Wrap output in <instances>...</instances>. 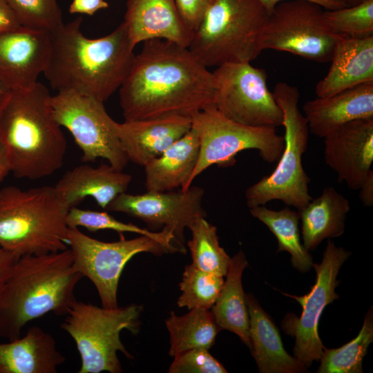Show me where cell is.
I'll return each mask as SVG.
<instances>
[{
  "mask_svg": "<svg viewBox=\"0 0 373 373\" xmlns=\"http://www.w3.org/2000/svg\"><path fill=\"white\" fill-rule=\"evenodd\" d=\"M123 22L134 47L147 40L161 39L188 48L193 35L175 0H127Z\"/></svg>",
  "mask_w": 373,
  "mask_h": 373,
  "instance_id": "d6986e66",
  "label": "cell"
},
{
  "mask_svg": "<svg viewBox=\"0 0 373 373\" xmlns=\"http://www.w3.org/2000/svg\"><path fill=\"white\" fill-rule=\"evenodd\" d=\"M191 128V117L169 115L118 123V136L128 160L144 166Z\"/></svg>",
  "mask_w": 373,
  "mask_h": 373,
  "instance_id": "ac0fdd59",
  "label": "cell"
},
{
  "mask_svg": "<svg viewBox=\"0 0 373 373\" xmlns=\"http://www.w3.org/2000/svg\"><path fill=\"white\" fill-rule=\"evenodd\" d=\"M191 128L199 140V153L191 185L212 165L234 164L236 155L242 151L256 149L264 161L272 163L279 160L284 148V137L276 132V128L240 124L224 115L215 106L192 115Z\"/></svg>",
  "mask_w": 373,
  "mask_h": 373,
  "instance_id": "9c48e42d",
  "label": "cell"
},
{
  "mask_svg": "<svg viewBox=\"0 0 373 373\" xmlns=\"http://www.w3.org/2000/svg\"><path fill=\"white\" fill-rule=\"evenodd\" d=\"M250 213L274 233L278 241L277 252L286 251L290 254L294 267L301 272L313 267L312 257L300 242L298 213L288 207L274 211L260 205L251 208Z\"/></svg>",
  "mask_w": 373,
  "mask_h": 373,
  "instance_id": "f1b7e54d",
  "label": "cell"
},
{
  "mask_svg": "<svg viewBox=\"0 0 373 373\" xmlns=\"http://www.w3.org/2000/svg\"><path fill=\"white\" fill-rule=\"evenodd\" d=\"M224 283L222 276L202 271L192 263L186 265L180 283V307L210 309L215 303Z\"/></svg>",
  "mask_w": 373,
  "mask_h": 373,
  "instance_id": "d6a6232c",
  "label": "cell"
},
{
  "mask_svg": "<svg viewBox=\"0 0 373 373\" xmlns=\"http://www.w3.org/2000/svg\"><path fill=\"white\" fill-rule=\"evenodd\" d=\"M108 7L105 0H73L68 11L70 14H85L93 15L96 12Z\"/></svg>",
  "mask_w": 373,
  "mask_h": 373,
  "instance_id": "74e56055",
  "label": "cell"
},
{
  "mask_svg": "<svg viewBox=\"0 0 373 373\" xmlns=\"http://www.w3.org/2000/svg\"><path fill=\"white\" fill-rule=\"evenodd\" d=\"M169 373H226L223 365L209 352V350L195 348L174 356Z\"/></svg>",
  "mask_w": 373,
  "mask_h": 373,
  "instance_id": "d590c367",
  "label": "cell"
},
{
  "mask_svg": "<svg viewBox=\"0 0 373 373\" xmlns=\"http://www.w3.org/2000/svg\"><path fill=\"white\" fill-rule=\"evenodd\" d=\"M329 61L327 74L316 86L318 97L373 82V36H338Z\"/></svg>",
  "mask_w": 373,
  "mask_h": 373,
  "instance_id": "44dd1931",
  "label": "cell"
},
{
  "mask_svg": "<svg viewBox=\"0 0 373 373\" xmlns=\"http://www.w3.org/2000/svg\"><path fill=\"white\" fill-rule=\"evenodd\" d=\"M69 209L54 186L1 189L0 248L20 257L67 249Z\"/></svg>",
  "mask_w": 373,
  "mask_h": 373,
  "instance_id": "5b68a950",
  "label": "cell"
},
{
  "mask_svg": "<svg viewBox=\"0 0 373 373\" xmlns=\"http://www.w3.org/2000/svg\"><path fill=\"white\" fill-rule=\"evenodd\" d=\"M51 106L57 122L71 133L81 149L82 162L102 158L123 170L128 160L118 136V122L106 112L104 102L67 90L52 95Z\"/></svg>",
  "mask_w": 373,
  "mask_h": 373,
  "instance_id": "8fae6325",
  "label": "cell"
},
{
  "mask_svg": "<svg viewBox=\"0 0 373 373\" xmlns=\"http://www.w3.org/2000/svg\"><path fill=\"white\" fill-rule=\"evenodd\" d=\"M66 360L54 337L38 326L25 336L0 343V373H56Z\"/></svg>",
  "mask_w": 373,
  "mask_h": 373,
  "instance_id": "603a6c76",
  "label": "cell"
},
{
  "mask_svg": "<svg viewBox=\"0 0 373 373\" xmlns=\"http://www.w3.org/2000/svg\"><path fill=\"white\" fill-rule=\"evenodd\" d=\"M273 94L283 113L284 148L274 171L246 190L247 205L251 209L278 200L299 211L312 199L308 189L310 179L302 164L309 130L298 108L297 87L279 82L275 85Z\"/></svg>",
  "mask_w": 373,
  "mask_h": 373,
  "instance_id": "52a82bcc",
  "label": "cell"
},
{
  "mask_svg": "<svg viewBox=\"0 0 373 373\" xmlns=\"http://www.w3.org/2000/svg\"><path fill=\"white\" fill-rule=\"evenodd\" d=\"M350 209L349 200L333 186L325 187L321 195L312 198L298 211L305 249L314 250L325 238L341 236Z\"/></svg>",
  "mask_w": 373,
  "mask_h": 373,
  "instance_id": "484cf974",
  "label": "cell"
},
{
  "mask_svg": "<svg viewBox=\"0 0 373 373\" xmlns=\"http://www.w3.org/2000/svg\"><path fill=\"white\" fill-rule=\"evenodd\" d=\"M165 325L170 336L169 354L173 357L191 349L209 350L220 330L211 312L202 308L182 316L171 312Z\"/></svg>",
  "mask_w": 373,
  "mask_h": 373,
  "instance_id": "83f0119b",
  "label": "cell"
},
{
  "mask_svg": "<svg viewBox=\"0 0 373 373\" xmlns=\"http://www.w3.org/2000/svg\"><path fill=\"white\" fill-rule=\"evenodd\" d=\"M6 1L23 27L52 32L64 23L57 0Z\"/></svg>",
  "mask_w": 373,
  "mask_h": 373,
  "instance_id": "e575fe53",
  "label": "cell"
},
{
  "mask_svg": "<svg viewBox=\"0 0 373 373\" xmlns=\"http://www.w3.org/2000/svg\"><path fill=\"white\" fill-rule=\"evenodd\" d=\"M21 26L6 0H0V32Z\"/></svg>",
  "mask_w": 373,
  "mask_h": 373,
  "instance_id": "60d3db41",
  "label": "cell"
},
{
  "mask_svg": "<svg viewBox=\"0 0 373 373\" xmlns=\"http://www.w3.org/2000/svg\"><path fill=\"white\" fill-rule=\"evenodd\" d=\"M50 50V32L20 26L0 32V79L10 90L33 87Z\"/></svg>",
  "mask_w": 373,
  "mask_h": 373,
  "instance_id": "2e32d148",
  "label": "cell"
},
{
  "mask_svg": "<svg viewBox=\"0 0 373 373\" xmlns=\"http://www.w3.org/2000/svg\"><path fill=\"white\" fill-rule=\"evenodd\" d=\"M119 90L124 121L191 117L215 106L213 73L188 48L161 39L143 42Z\"/></svg>",
  "mask_w": 373,
  "mask_h": 373,
  "instance_id": "6da1fadb",
  "label": "cell"
},
{
  "mask_svg": "<svg viewBox=\"0 0 373 373\" xmlns=\"http://www.w3.org/2000/svg\"><path fill=\"white\" fill-rule=\"evenodd\" d=\"M82 17L50 32L51 50L44 72L57 92L75 91L104 103L121 86L135 54L122 21L96 39L82 32Z\"/></svg>",
  "mask_w": 373,
  "mask_h": 373,
  "instance_id": "7a4b0ae2",
  "label": "cell"
},
{
  "mask_svg": "<svg viewBox=\"0 0 373 373\" xmlns=\"http://www.w3.org/2000/svg\"><path fill=\"white\" fill-rule=\"evenodd\" d=\"M189 229L191 238L187 246L192 264L206 272L225 276L231 258L220 245L216 227L202 216L197 218Z\"/></svg>",
  "mask_w": 373,
  "mask_h": 373,
  "instance_id": "f546056e",
  "label": "cell"
},
{
  "mask_svg": "<svg viewBox=\"0 0 373 373\" xmlns=\"http://www.w3.org/2000/svg\"><path fill=\"white\" fill-rule=\"evenodd\" d=\"M214 0H175L185 26L193 32Z\"/></svg>",
  "mask_w": 373,
  "mask_h": 373,
  "instance_id": "8d00e7d4",
  "label": "cell"
},
{
  "mask_svg": "<svg viewBox=\"0 0 373 373\" xmlns=\"http://www.w3.org/2000/svg\"><path fill=\"white\" fill-rule=\"evenodd\" d=\"M309 130L320 137L349 122L373 117V82L307 101L303 106Z\"/></svg>",
  "mask_w": 373,
  "mask_h": 373,
  "instance_id": "ffe728a7",
  "label": "cell"
},
{
  "mask_svg": "<svg viewBox=\"0 0 373 373\" xmlns=\"http://www.w3.org/2000/svg\"><path fill=\"white\" fill-rule=\"evenodd\" d=\"M251 350L262 373H298L307 369L285 350L271 317L251 294H246Z\"/></svg>",
  "mask_w": 373,
  "mask_h": 373,
  "instance_id": "d4e9b609",
  "label": "cell"
},
{
  "mask_svg": "<svg viewBox=\"0 0 373 373\" xmlns=\"http://www.w3.org/2000/svg\"><path fill=\"white\" fill-rule=\"evenodd\" d=\"M269 14L258 0H214L188 46L207 68L250 63L263 51Z\"/></svg>",
  "mask_w": 373,
  "mask_h": 373,
  "instance_id": "8992f818",
  "label": "cell"
},
{
  "mask_svg": "<svg viewBox=\"0 0 373 373\" xmlns=\"http://www.w3.org/2000/svg\"><path fill=\"white\" fill-rule=\"evenodd\" d=\"M82 278L73 266L69 248L19 257L0 298V338H19L28 323L48 313L66 315Z\"/></svg>",
  "mask_w": 373,
  "mask_h": 373,
  "instance_id": "277c9868",
  "label": "cell"
},
{
  "mask_svg": "<svg viewBox=\"0 0 373 373\" xmlns=\"http://www.w3.org/2000/svg\"><path fill=\"white\" fill-rule=\"evenodd\" d=\"M350 254L329 240L321 262L313 265L316 278L310 291L301 296L283 293L297 300L303 308L299 317L287 314L281 325L286 334L295 338L294 357L305 367L319 361L322 355L324 346L318 333V321L325 307L338 298L335 292L339 283L336 277Z\"/></svg>",
  "mask_w": 373,
  "mask_h": 373,
  "instance_id": "5bb4252c",
  "label": "cell"
},
{
  "mask_svg": "<svg viewBox=\"0 0 373 373\" xmlns=\"http://www.w3.org/2000/svg\"><path fill=\"white\" fill-rule=\"evenodd\" d=\"M131 180V175L109 164L98 167L81 164L66 171L54 186L70 209L90 197L106 209L117 195L126 191Z\"/></svg>",
  "mask_w": 373,
  "mask_h": 373,
  "instance_id": "7402d4cb",
  "label": "cell"
},
{
  "mask_svg": "<svg viewBox=\"0 0 373 373\" xmlns=\"http://www.w3.org/2000/svg\"><path fill=\"white\" fill-rule=\"evenodd\" d=\"M19 257L10 251L0 248V298L12 268Z\"/></svg>",
  "mask_w": 373,
  "mask_h": 373,
  "instance_id": "f35d334b",
  "label": "cell"
},
{
  "mask_svg": "<svg viewBox=\"0 0 373 373\" xmlns=\"http://www.w3.org/2000/svg\"><path fill=\"white\" fill-rule=\"evenodd\" d=\"M142 305L130 304L113 309L99 307L77 300L68 309L61 327L74 340L81 357L79 373H120L117 352L133 358L120 339L127 329H140Z\"/></svg>",
  "mask_w": 373,
  "mask_h": 373,
  "instance_id": "ba28073f",
  "label": "cell"
},
{
  "mask_svg": "<svg viewBox=\"0 0 373 373\" xmlns=\"http://www.w3.org/2000/svg\"><path fill=\"white\" fill-rule=\"evenodd\" d=\"M330 30L337 36L364 38L373 36V0L358 4L324 10Z\"/></svg>",
  "mask_w": 373,
  "mask_h": 373,
  "instance_id": "836d02e7",
  "label": "cell"
},
{
  "mask_svg": "<svg viewBox=\"0 0 373 373\" xmlns=\"http://www.w3.org/2000/svg\"><path fill=\"white\" fill-rule=\"evenodd\" d=\"M66 223L69 228H79L81 227L90 232L109 229L119 233L128 232L147 236L166 245L175 246L184 253L185 252V250L177 244L175 237L171 231L164 229L159 232L152 231L139 227L132 223L121 222L105 211L82 209L74 207L68 211Z\"/></svg>",
  "mask_w": 373,
  "mask_h": 373,
  "instance_id": "1f68e13d",
  "label": "cell"
},
{
  "mask_svg": "<svg viewBox=\"0 0 373 373\" xmlns=\"http://www.w3.org/2000/svg\"><path fill=\"white\" fill-rule=\"evenodd\" d=\"M347 6L358 4L365 0H342Z\"/></svg>",
  "mask_w": 373,
  "mask_h": 373,
  "instance_id": "f6af8a7d",
  "label": "cell"
},
{
  "mask_svg": "<svg viewBox=\"0 0 373 373\" xmlns=\"http://www.w3.org/2000/svg\"><path fill=\"white\" fill-rule=\"evenodd\" d=\"M203 188L191 185L186 190L146 191L140 195L122 193L106 210L124 213L144 222L151 229L171 231L177 244L184 247V232L198 217H205Z\"/></svg>",
  "mask_w": 373,
  "mask_h": 373,
  "instance_id": "9a60e30c",
  "label": "cell"
},
{
  "mask_svg": "<svg viewBox=\"0 0 373 373\" xmlns=\"http://www.w3.org/2000/svg\"><path fill=\"white\" fill-rule=\"evenodd\" d=\"M358 189L359 199L363 204L371 207L373 204V171H370Z\"/></svg>",
  "mask_w": 373,
  "mask_h": 373,
  "instance_id": "b9f144b4",
  "label": "cell"
},
{
  "mask_svg": "<svg viewBox=\"0 0 373 373\" xmlns=\"http://www.w3.org/2000/svg\"><path fill=\"white\" fill-rule=\"evenodd\" d=\"M10 90L6 86V85L0 79V106L7 97Z\"/></svg>",
  "mask_w": 373,
  "mask_h": 373,
  "instance_id": "ee69618b",
  "label": "cell"
},
{
  "mask_svg": "<svg viewBox=\"0 0 373 373\" xmlns=\"http://www.w3.org/2000/svg\"><path fill=\"white\" fill-rule=\"evenodd\" d=\"M269 15L280 2L286 0H258ZM321 6L325 10H334L347 6L342 0H307Z\"/></svg>",
  "mask_w": 373,
  "mask_h": 373,
  "instance_id": "ab89813d",
  "label": "cell"
},
{
  "mask_svg": "<svg viewBox=\"0 0 373 373\" xmlns=\"http://www.w3.org/2000/svg\"><path fill=\"white\" fill-rule=\"evenodd\" d=\"M373 341V314L369 309L356 337L341 347H323L318 373H361L362 362Z\"/></svg>",
  "mask_w": 373,
  "mask_h": 373,
  "instance_id": "4dcf8cb0",
  "label": "cell"
},
{
  "mask_svg": "<svg viewBox=\"0 0 373 373\" xmlns=\"http://www.w3.org/2000/svg\"><path fill=\"white\" fill-rule=\"evenodd\" d=\"M9 173H10L9 163L5 150L0 142V184Z\"/></svg>",
  "mask_w": 373,
  "mask_h": 373,
  "instance_id": "7bdbcfd3",
  "label": "cell"
},
{
  "mask_svg": "<svg viewBox=\"0 0 373 373\" xmlns=\"http://www.w3.org/2000/svg\"><path fill=\"white\" fill-rule=\"evenodd\" d=\"M47 87L10 90L0 106V142L10 172L19 178L48 177L63 165L67 144Z\"/></svg>",
  "mask_w": 373,
  "mask_h": 373,
  "instance_id": "3957f363",
  "label": "cell"
},
{
  "mask_svg": "<svg viewBox=\"0 0 373 373\" xmlns=\"http://www.w3.org/2000/svg\"><path fill=\"white\" fill-rule=\"evenodd\" d=\"M325 163L349 188L358 189L373 162V117L358 119L336 128L325 137Z\"/></svg>",
  "mask_w": 373,
  "mask_h": 373,
  "instance_id": "e0dca14e",
  "label": "cell"
},
{
  "mask_svg": "<svg viewBox=\"0 0 373 373\" xmlns=\"http://www.w3.org/2000/svg\"><path fill=\"white\" fill-rule=\"evenodd\" d=\"M324 8L307 0H286L269 15L262 48L287 52L316 62L330 61L338 36L327 25Z\"/></svg>",
  "mask_w": 373,
  "mask_h": 373,
  "instance_id": "7c38bea8",
  "label": "cell"
},
{
  "mask_svg": "<svg viewBox=\"0 0 373 373\" xmlns=\"http://www.w3.org/2000/svg\"><path fill=\"white\" fill-rule=\"evenodd\" d=\"M248 262L242 251L232 258L219 295L211 308L220 329H227L236 335L251 349L249 316L242 284V276Z\"/></svg>",
  "mask_w": 373,
  "mask_h": 373,
  "instance_id": "4316f807",
  "label": "cell"
},
{
  "mask_svg": "<svg viewBox=\"0 0 373 373\" xmlns=\"http://www.w3.org/2000/svg\"><path fill=\"white\" fill-rule=\"evenodd\" d=\"M215 106L224 115L254 127L283 126V111L267 86L266 71L250 63L227 64L212 72Z\"/></svg>",
  "mask_w": 373,
  "mask_h": 373,
  "instance_id": "4fadbf2b",
  "label": "cell"
},
{
  "mask_svg": "<svg viewBox=\"0 0 373 373\" xmlns=\"http://www.w3.org/2000/svg\"><path fill=\"white\" fill-rule=\"evenodd\" d=\"M67 242L75 269L93 283L102 307L108 309L118 307L119 280L126 263L134 256L144 252L154 255L184 253L175 246L147 236L104 242L93 238L75 227H68Z\"/></svg>",
  "mask_w": 373,
  "mask_h": 373,
  "instance_id": "30bf717a",
  "label": "cell"
},
{
  "mask_svg": "<svg viewBox=\"0 0 373 373\" xmlns=\"http://www.w3.org/2000/svg\"><path fill=\"white\" fill-rule=\"evenodd\" d=\"M199 153V140L192 128L144 166L146 191L186 190Z\"/></svg>",
  "mask_w": 373,
  "mask_h": 373,
  "instance_id": "cb8c5ba5",
  "label": "cell"
}]
</instances>
